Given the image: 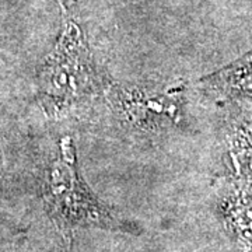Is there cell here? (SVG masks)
<instances>
[{
    "instance_id": "obj_2",
    "label": "cell",
    "mask_w": 252,
    "mask_h": 252,
    "mask_svg": "<svg viewBox=\"0 0 252 252\" xmlns=\"http://www.w3.org/2000/svg\"><path fill=\"white\" fill-rule=\"evenodd\" d=\"M76 149L72 137L59 142L58 154L45 172V198L56 217L74 227H119L118 219L95 198L77 171Z\"/></svg>"
},
{
    "instance_id": "obj_4",
    "label": "cell",
    "mask_w": 252,
    "mask_h": 252,
    "mask_svg": "<svg viewBox=\"0 0 252 252\" xmlns=\"http://www.w3.org/2000/svg\"><path fill=\"white\" fill-rule=\"evenodd\" d=\"M203 83L223 95H252V54L207 77Z\"/></svg>"
},
{
    "instance_id": "obj_5",
    "label": "cell",
    "mask_w": 252,
    "mask_h": 252,
    "mask_svg": "<svg viewBox=\"0 0 252 252\" xmlns=\"http://www.w3.org/2000/svg\"><path fill=\"white\" fill-rule=\"evenodd\" d=\"M228 219L234 228L237 240L244 252L252 250V199L241 192L235 199L230 202Z\"/></svg>"
},
{
    "instance_id": "obj_3",
    "label": "cell",
    "mask_w": 252,
    "mask_h": 252,
    "mask_svg": "<svg viewBox=\"0 0 252 252\" xmlns=\"http://www.w3.org/2000/svg\"><path fill=\"white\" fill-rule=\"evenodd\" d=\"M112 95L126 121L142 130L167 127L180 117V91L146 93L136 89H115Z\"/></svg>"
},
{
    "instance_id": "obj_1",
    "label": "cell",
    "mask_w": 252,
    "mask_h": 252,
    "mask_svg": "<svg viewBox=\"0 0 252 252\" xmlns=\"http://www.w3.org/2000/svg\"><path fill=\"white\" fill-rule=\"evenodd\" d=\"M105 84L81 28L67 20L54 51L38 74V94L51 114H63L87 104Z\"/></svg>"
},
{
    "instance_id": "obj_7",
    "label": "cell",
    "mask_w": 252,
    "mask_h": 252,
    "mask_svg": "<svg viewBox=\"0 0 252 252\" xmlns=\"http://www.w3.org/2000/svg\"><path fill=\"white\" fill-rule=\"evenodd\" d=\"M58 3H59L61 9L63 10V13H66V9H64V4H63V0H58Z\"/></svg>"
},
{
    "instance_id": "obj_6",
    "label": "cell",
    "mask_w": 252,
    "mask_h": 252,
    "mask_svg": "<svg viewBox=\"0 0 252 252\" xmlns=\"http://www.w3.org/2000/svg\"><path fill=\"white\" fill-rule=\"evenodd\" d=\"M231 157L238 174L252 170V129L240 127L233 135Z\"/></svg>"
}]
</instances>
